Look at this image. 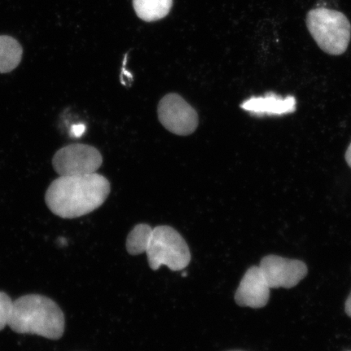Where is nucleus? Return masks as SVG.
Masks as SVG:
<instances>
[{
  "label": "nucleus",
  "mask_w": 351,
  "mask_h": 351,
  "mask_svg": "<svg viewBox=\"0 0 351 351\" xmlns=\"http://www.w3.org/2000/svg\"><path fill=\"white\" fill-rule=\"evenodd\" d=\"M111 191L108 180L94 173L60 176L46 192L48 208L56 216L74 219L94 212L104 204Z\"/></svg>",
  "instance_id": "nucleus-1"
},
{
  "label": "nucleus",
  "mask_w": 351,
  "mask_h": 351,
  "mask_svg": "<svg viewBox=\"0 0 351 351\" xmlns=\"http://www.w3.org/2000/svg\"><path fill=\"white\" fill-rule=\"evenodd\" d=\"M62 310L49 298L38 295L21 297L14 301L10 326L21 335H35L58 340L64 332Z\"/></svg>",
  "instance_id": "nucleus-2"
},
{
  "label": "nucleus",
  "mask_w": 351,
  "mask_h": 351,
  "mask_svg": "<svg viewBox=\"0 0 351 351\" xmlns=\"http://www.w3.org/2000/svg\"><path fill=\"white\" fill-rule=\"evenodd\" d=\"M306 25L317 45L327 54H343L349 46L351 25L339 11L319 8L307 13Z\"/></svg>",
  "instance_id": "nucleus-3"
},
{
  "label": "nucleus",
  "mask_w": 351,
  "mask_h": 351,
  "mask_svg": "<svg viewBox=\"0 0 351 351\" xmlns=\"http://www.w3.org/2000/svg\"><path fill=\"white\" fill-rule=\"evenodd\" d=\"M145 253L153 270L165 265L172 271H181L187 267L191 258L185 239L173 228L167 226L152 229Z\"/></svg>",
  "instance_id": "nucleus-4"
},
{
  "label": "nucleus",
  "mask_w": 351,
  "mask_h": 351,
  "mask_svg": "<svg viewBox=\"0 0 351 351\" xmlns=\"http://www.w3.org/2000/svg\"><path fill=\"white\" fill-rule=\"evenodd\" d=\"M103 164V156L94 147L72 144L60 149L52 159L60 176H82L96 173Z\"/></svg>",
  "instance_id": "nucleus-5"
},
{
  "label": "nucleus",
  "mask_w": 351,
  "mask_h": 351,
  "mask_svg": "<svg viewBox=\"0 0 351 351\" xmlns=\"http://www.w3.org/2000/svg\"><path fill=\"white\" fill-rule=\"evenodd\" d=\"M158 117L167 130L179 136L192 134L199 125V115L181 95L171 93L158 105Z\"/></svg>",
  "instance_id": "nucleus-6"
},
{
  "label": "nucleus",
  "mask_w": 351,
  "mask_h": 351,
  "mask_svg": "<svg viewBox=\"0 0 351 351\" xmlns=\"http://www.w3.org/2000/svg\"><path fill=\"white\" fill-rule=\"evenodd\" d=\"M260 267L271 289L295 287L307 274L304 262L276 256L263 258Z\"/></svg>",
  "instance_id": "nucleus-7"
},
{
  "label": "nucleus",
  "mask_w": 351,
  "mask_h": 351,
  "mask_svg": "<svg viewBox=\"0 0 351 351\" xmlns=\"http://www.w3.org/2000/svg\"><path fill=\"white\" fill-rule=\"evenodd\" d=\"M270 289L261 267H250L237 289L235 301L241 306L261 308L269 302Z\"/></svg>",
  "instance_id": "nucleus-8"
},
{
  "label": "nucleus",
  "mask_w": 351,
  "mask_h": 351,
  "mask_svg": "<svg viewBox=\"0 0 351 351\" xmlns=\"http://www.w3.org/2000/svg\"><path fill=\"white\" fill-rule=\"evenodd\" d=\"M241 108L256 116H280L292 113L296 109V99L293 96L282 98L274 93L265 97L252 98L245 101Z\"/></svg>",
  "instance_id": "nucleus-9"
},
{
  "label": "nucleus",
  "mask_w": 351,
  "mask_h": 351,
  "mask_svg": "<svg viewBox=\"0 0 351 351\" xmlns=\"http://www.w3.org/2000/svg\"><path fill=\"white\" fill-rule=\"evenodd\" d=\"M136 14L144 21L165 19L173 6V0H133Z\"/></svg>",
  "instance_id": "nucleus-10"
},
{
  "label": "nucleus",
  "mask_w": 351,
  "mask_h": 351,
  "mask_svg": "<svg viewBox=\"0 0 351 351\" xmlns=\"http://www.w3.org/2000/svg\"><path fill=\"white\" fill-rule=\"evenodd\" d=\"M23 54L20 43L10 36H0V73H10L19 65Z\"/></svg>",
  "instance_id": "nucleus-11"
},
{
  "label": "nucleus",
  "mask_w": 351,
  "mask_h": 351,
  "mask_svg": "<svg viewBox=\"0 0 351 351\" xmlns=\"http://www.w3.org/2000/svg\"><path fill=\"white\" fill-rule=\"evenodd\" d=\"M152 229L153 228L146 223L136 226L127 238V251L134 256L146 252Z\"/></svg>",
  "instance_id": "nucleus-12"
},
{
  "label": "nucleus",
  "mask_w": 351,
  "mask_h": 351,
  "mask_svg": "<svg viewBox=\"0 0 351 351\" xmlns=\"http://www.w3.org/2000/svg\"><path fill=\"white\" fill-rule=\"evenodd\" d=\"M12 298L3 292H0V331L10 324L12 314Z\"/></svg>",
  "instance_id": "nucleus-13"
},
{
  "label": "nucleus",
  "mask_w": 351,
  "mask_h": 351,
  "mask_svg": "<svg viewBox=\"0 0 351 351\" xmlns=\"http://www.w3.org/2000/svg\"><path fill=\"white\" fill-rule=\"evenodd\" d=\"M85 131L86 126L84 125H75L72 127L71 134L74 138H80Z\"/></svg>",
  "instance_id": "nucleus-14"
},
{
  "label": "nucleus",
  "mask_w": 351,
  "mask_h": 351,
  "mask_svg": "<svg viewBox=\"0 0 351 351\" xmlns=\"http://www.w3.org/2000/svg\"><path fill=\"white\" fill-rule=\"evenodd\" d=\"M345 310L346 313L348 314L350 317H351V292L350 293L349 297L348 298V300H346L345 304Z\"/></svg>",
  "instance_id": "nucleus-15"
},
{
  "label": "nucleus",
  "mask_w": 351,
  "mask_h": 351,
  "mask_svg": "<svg viewBox=\"0 0 351 351\" xmlns=\"http://www.w3.org/2000/svg\"><path fill=\"white\" fill-rule=\"evenodd\" d=\"M346 160L351 168V143L346 153Z\"/></svg>",
  "instance_id": "nucleus-16"
}]
</instances>
